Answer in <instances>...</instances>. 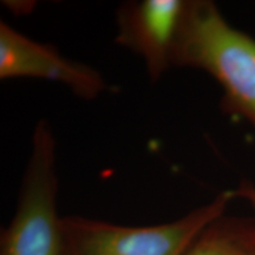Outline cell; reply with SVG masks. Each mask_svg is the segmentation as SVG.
<instances>
[{
    "mask_svg": "<svg viewBox=\"0 0 255 255\" xmlns=\"http://www.w3.org/2000/svg\"><path fill=\"white\" fill-rule=\"evenodd\" d=\"M57 144L49 122L32 133L17 209L1 233L0 255H64L62 218L57 213Z\"/></svg>",
    "mask_w": 255,
    "mask_h": 255,
    "instance_id": "obj_3",
    "label": "cell"
},
{
    "mask_svg": "<svg viewBox=\"0 0 255 255\" xmlns=\"http://www.w3.org/2000/svg\"><path fill=\"white\" fill-rule=\"evenodd\" d=\"M233 191V195L235 197H240V199L247 201L248 205L252 207V209L255 213V184L251 181H242L239 184V187Z\"/></svg>",
    "mask_w": 255,
    "mask_h": 255,
    "instance_id": "obj_7",
    "label": "cell"
},
{
    "mask_svg": "<svg viewBox=\"0 0 255 255\" xmlns=\"http://www.w3.org/2000/svg\"><path fill=\"white\" fill-rule=\"evenodd\" d=\"M171 65L208 73L222 89L223 113L255 130V38L233 27L214 1H184Z\"/></svg>",
    "mask_w": 255,
    "mask_h": 255,
    "instance_id": "obj_1",
    "label": "cell"
},
{
    "mask_svg": "<svg viewBox=\"0 0 255 255\" xmlns=\"http://www.w3.org/2000/svg\"><path fill=\"white\" fill-rule=\"evenodd\" d=\"M186 255H255V218L220 216L203 229Z\"/></svg>",
    "mask_w": 255,
    "mask_h": 255,
    "instance_id": "obj_6",
    "label": "cell"
},
{
    "mask_svg": "<svg viewBox=\"0 0 255 255\" xmlns=\"http://www.w3.org/2000/svg\"><path fill=\"white\" fill-rule=\"evenodd\" d=\"M232 190L175 221L130 227L82 218H62L64 255H186L207 226L225 215Z\"/></svg>",
    "mask_w": 255,
    "mask_h": 255,
    "instance_id": "obj_2",
    "label": "cell"
},
{
    "mask_svg": "<svg viewBox=\"0 0 255 255\" xmlns=\"http://www.w3.org/2000/svg\"><path fill=\"white\" fill-rule=\"evenodd\" d=\"M186 0H141L120 5L115 41L141 57L156 83L171 68V51Z\"/></svg>",
    "mask_w": 255,
    "mask_h": 255,
    "instance_id": "obj_5",
    "label": "cell"
},
{
    "mask_svg": "<svg viewBox=\"0 0 255 255\" xmlns=\"http://www.w3.org/2000/svg\"><path fill=\"white\" fill-rule=\"evenodd\" d=\"M0 78H36L58 83L84 101L107 90L102 73L85 63L64 57L51 44L39 43L0 23Z\"/></svg>",
    "mask_w": 255,
    "mask_h": 255,
    "instance_id": "obj_4",
    "label": "cell"
}]
</instances>
